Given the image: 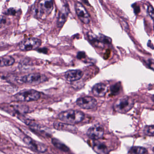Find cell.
<instances>
[{"instance_id": "277c9868", "label": "cell", "mask_w": 154, "mask_h": 154, "mask_svg": "<svg viewBox=\"0 0 154 154\" xmlns=\"http://www.w3.org/2000/svg\"><path fill=\"white\" fill-rule=\"evenodd\" d=\"M54 8L53 2L52 1H42L35 8V13L39 17L49 15Z\"/></svg>"}, {"instance_id": "9c48e42d", "label": "cell", "mask_w": 154, "mask_h": 154, "mask_svg": "<svg viewBox=\"0 0 154 154\" xmlns=\"http://www.w3.org/2000/svg\"><path fill=\"white\" fill-rule=\"evenodd\" d=\"M104 133L103 127L100 124H96L92 126L88 130L87 135L90 138L97 140L102 138Z\"/></svg>"}, {"instance_id": "e0dca14e", "label": "cell", "mask_w": 154, "mask_h": 154, "mask_svg": "<svg viewBox=\"0 0 154 154\" xmlns=\"http://www.w3.org/2000/svg\"><path fill=\"white\" fill-rule=\"evenodd\" d=\"M15 60L10 56H5L1 58L0 66L1 67L9 66L12 65L15 63Z\"/></svg>"}, {"instance_id": "6da1fadb", "label": "cell", "mask_w": 154, "mask_h": 154, "mask_svg": "<svg viewBox=\"0 0 154 154\" xmlns=\"http://www.w3.org/2000/svg\"><path fill=\"white\" fill-rule=\"evenodd\" d=\"M84 113L77 110H68L59 113L58 119L63 123L74 125L81 122L85 118Z\"/></svg>"}, {"instance_id": "30bf717a", "label": "cell", "mask_w": 154, "mask_h": 154, "mask_svg": "<svg viewBox=\"0 0 154 154\" xmlns=\"http://www.w3.org/2000/svg\"><path fill=\"white\" fill-rule=\"evenodd\" d=\"M75 12L79 19L85 24H88L90 22L89 13L82 3L76 2L75 4Z\"/></svg>"}, {"instance_id": "484cf974", "label": "cell", "mask_w": 154, "mask_h": 154, "mask_svg": "<svg viewBox=\"0 0 154 154\" xmlns=\"http://www.w3.org/2000/svg\"><path fill=\"white\" fill-rule=\"evenodd\" d=\"M148 65L149 68L154 70V60H149L148 61Z\"/></svg>"}, {"instance_id": "ffe728a7", "label": "cell", "mask_w": 154, "mask_h": 154, "mask_svg": "<svg viewBox=\"0 0 154 154\" xmlns=\"http://www.w3.org/2000/svg\"><path fill=\"white\" fill-rule=\"evenodd\" d=\"M14 110L17 112H26L28 111L29 108L26 105L21 104H14L12 106Z\"/></svg>"}, {"instance_id": "603a6c76", "label": "cell", "mask_w": 154, "mask_h": 154, "mask_svg": "<svg viewBox=\"0 0 154 154\" xmlns=\"http://www.w3.org/2000/svg\"><path fill=\"white\" fill-rule=\"evenodd\" d=\"M144 132L149 136H154V126H146L144 129Z\"/></svg>"}, {"instance_id": "f1b7e54d", "label": "cell", "mask_w": 154, "mask_h": 154, "mask_svg": "<svg viewBox=\"0 0 154 154\" xmlns=\"http://www.w3.org/2000/svg\"><path fill=\"white\" fill-rule=\"evenodd\" d=\"M149 41V43H150V44H149V42H148V46L149 47H150V48H152V49H154V46H153V45H152V43H151V41Z\"/></svg>"}, {"instance_id": "d6986e66", "label": "cell", "mask_w": 154, "mask_h": 154, "mask_svg": "<svg viewBox=\"0 0 154 154\" xmlns=\"http://www.w3.org/2000/svg\"><path fill=\"white\" fill-rule=\"evenodd\" d=\"M130 154H147V150L145 148L140 146H133L129 151Z\"/></svg>"}, {"instance_id": "4316f807", "label": "cell", "mask_w": 154, "mask_h": 154, "mask_svg": "<svg viewBox=\"0 0 154 154\" xmlns=\"http://www.w3.org/2000/svg\"><path fill=\"white\" fill-rule=\"evenodd\" d=\"M85 54L84 52H79L77 54V57L78 59H81L82 58H84L85 57Z\"/></svg>"}, {"instance_id": "83f0119b", "label": "cell", "mask_w": 154, "mask_h": 154, "mask_svg": "<svg viewBox=\"0 0 154 154\" xmlns=\"http://www.w3.org/2000/svg\"><path fill=\"white\" fill-rule=\"evenodd\" d=\"M134 6H133V9H134V12L136 14H138L140 11V8L138 6H137V4H134Z\"/></svg>"}, {"instance_id": "52a82bcc", "label": "cell", "mask_w": 154, "mask_h": 154, "mask_svg": "<svg viewBox=\"0 0 154 154\" xmlns=\"http://www.w3.org/2000/svg\"><path fill=\"white\" fill-rule=\"evenodd\" d=\"M76 103L80 108L85 109H93L97 104V100L91 96L81 97L77 99Z\"/></svg>"}, {"instance_id": "8992f818", "label": "cell", "mask_w": 154, "mask_h": 154, "mask_svg": "<svg viewBox=\"0 0 154 154\" xmlns=\"http://www.w3.org/2000/svg\"><path fill=\"white\" fill-rule=\"evenodd\" d=\"M41 45V41L38 38H29L21 41L19 48L23 51H31L38 48Z\"/></svg>"}, {"instance_id": "3957f363", "label": "cell", "mask_w": 154, "mask_h": 154, "mask_svg": "<svg viewBox=\"0 0 154 154\" xmlns=\"http://www.w3.org/2000/svg\"><path fill=\"white\" fill-rule=\"evenodd\" d=\"M41 96L39 92L35 90H23L14 95L16 100L21 102H31L38 100Z\"/></svg>"}, {"instance_id": "7a4b0ae2", "label": "cell", "mask_w": 154, "mask_h": 154, "mask_svg": "<svg viewBox=\"0 0 154 154\" xmlns=\"http://www.w3.org/2000/svg\"><path fill=\"white\" fill-rule=\"evenodd\" d=\"M134 105L133 99L128 96H122L118 99L113 104L114 110L124 114L129 111Z\"/></svg>"}, {"instance_id": "7402d4cb", "label": "cell", "mask_w": 154, "mask_h": 154, "mask_svg": "<svg viewBox=\"0 0 154 154\" xmlns=\"http://www.w3.org/2000/svg\"><path fill=\"white\" fill-rule=\"evenodd\" d=\"M100 41L103 44H110L112 43V39L109 37L106 36L102 34H100L98 36Z\"/></svg>"}, {"instance_id": "2e32d148", "label": "cell", "mask_w": 154, "mask_h": 154, "mask_svg": "<svg viewBox=\"0 0 154 154\" xmlns=\"http://www.w3.org/2000/svg\"><path fill=\"white\" fill-rule=\"evenodd\" d=\"M88 38L91 43L94 46L100 48H104V44L100 41L98 36L95 35L92 33H90L88 34Z\"/></svg>"}, {"instance_id": "5bb4252c", "label": "cell", "mask_w": 154, "mask_h": 154, "mask_svg": "<svg viewBox=\"0 0 154 154\" xmlns=\"http://www.w3.org/2000/svg\"><path fill=\"white\" fill-rule=\"evenodd\" d=\"M54 127L55 129L59 130L65 131L69 132H76L77 131L76 128H75L73 125H70L65 123H61V122H55L54 123Z\"/></svg>"}, {"instance_id": "4fadbf2b", "label": "cell", "mask_w": 154, "mask_h": 154, "mask_svg": "<svg viewBox=\"0 0 154 154\" xmlns=\"http://www.w3.org/2000/svg\"><path fill=\"white\" fill-rule=\"evenodd\" d=\"M83 75V72L81 70H69L66 72L65 77L69 82H75L81 79Z\"/></svg>"}, {"instance_id": "ac0fdd59", "label": "cell", "mask_w": 154, "mask_h": 154, "mask_svg": "<svg viewBox=\"0 0 154 154\" xmlns=\"http://www.w3.org/2000/svg\"><path fill=\"white\" fill-rule=\"evenodd\" d=\"M52 142L55 146L60 150H63L65 152H67L69 150L68 147L57 139L53 138L52 140Z\"/></svg>"}, {"instance_id": "44dd1931", "label": "cell", "mask_w": 154, "mask_h": 154, "mask_svg": "<svg viewBox=\"0 0 154 154\" xmlns=\"http://www.w3.org/2000/svg\"><path fill=\"white\" fill-rule=\"evenodd\" d=\"M121 88V84L120 83H117L113 85L111 87L110 91L111 94L112 95H116L120 91Z\"/></svg>"}, {"instance_id": "8fae6325", "label": "cell", "mask_w": 154, "mask_h": 154, "mask_svg": "<svg viewBox=\"0 0 154 154\" xmlns=\"http://www.w3.org/2000/svg\"><path fill=\"white\" fill-rule=\"evenodd\" d=\"M69 12L70 11L68 5L66 4L62 7L57 18V26L58 27H62L64 25L69 16Z\"/></svg>"}, {"instance_id": "ba28073f", "label": "cell", "mask_w": 154, "mask_h": 154, "mask_svg": "<svg viewBox=\"0 0 154 154\" xmlns=\"http://www.w3.org/2000/svg\"><path fill=\"white\" fill-rule=\"evenodd\" d=\"M25 144L33 150L40 153H45L47 150L48 148L45 144L36 141L29 137H26L23 139Z\"/></svg>"}, {"instance_id": "9a60e30c", "label": "cell", "mask_w": 154, "mask_h": 154, "mask_svg": "<svg viewBox=\"0 0 154 154\" xmlns=\"http://www.w3.org/2000/svg\"><path fill=\"white\" fill-rule=\"evenodd\" d=\"M93 149L97 154H109V149L107 146L104 143L99 141L94 142L93 146Z\"/></svg>"}, {"instance_id": "7c38bea8", "label": "cell", "mask_w": 154, "mask_h": 154, "mask_svg": "<svg viewBox=\"0 0 154 154\" xmlns=\"http://www.w3.org/2000/svg\"><path fill=\"white\" fill-rule=\"evenodd\" d=\"M108 86L103 83H97L93 86L92 90L93 94L98 97H102L107 93Z\"/></svg>"}, {"instance_id": "4dcf8cb0", "label": "cell", "mask_w": 154, "mask_h": 154, "mask_svg": "<svg viewBox=\"0 0 154 154\" xmlns=\"http://www.w3.org/2000/svg\"></svg>"}, {"instance_id": "d4e9b609", "label": "cell", "mask_w": 154, "mask_h": 154, "mask_svg": "<svg viewBox=\"0 0 154 154\" xmlns=\"http://www.w3.org/2000/svg\"><path fill=\"white\" fill-rule=\"evenodd\" d=\"M16 13H17V11L13 8L9 9L6 12V15H10V16H15L16 15Z\"/></svg>"}, {"instance_id": "5b68a950", "label": "cell", "mask_w": 154, "mask_h": 154, "mask_svg": "<svg viewBox=\"0 0 154 154\" xmlns=\"http://www.w3.org/2000/svg\"><path fill=\"white\" fill-rule=\"evenodd\" d=\"M48 78L46 75L38 73H30L22 76L20 79V81L25 83L29 84L38 85L46 82Z\"/></svg>"}, {"instance_id": "cb8c5ba5", "label": "cell", "mask_w": 154, "mask_h": 154, "mask_svg": "<svg viewBox=\"0 0 154 154\" xmlns=\"http://www.w3.org/2000/svg\"><path fill=\"white\" fill-rule=\"evenodd\" d=\"M147 12L149 17L154 20V8L151 5H149L148 7Z\"/></svg>"}, {"instance_id": "f546056e", "label": "cell", "mask_w": 154, "mask_h": 154, "mask_svg": "<svg viewBox=\"0 0 154 154\" xmlns=\"http://www.w3.org/2000/svg\"><path fill=\"white\" fill-rule=\"evenodd\" d=\"M152 100H153V102H154V95H153V96H152Z\"/></svg>"}]
</instances>
